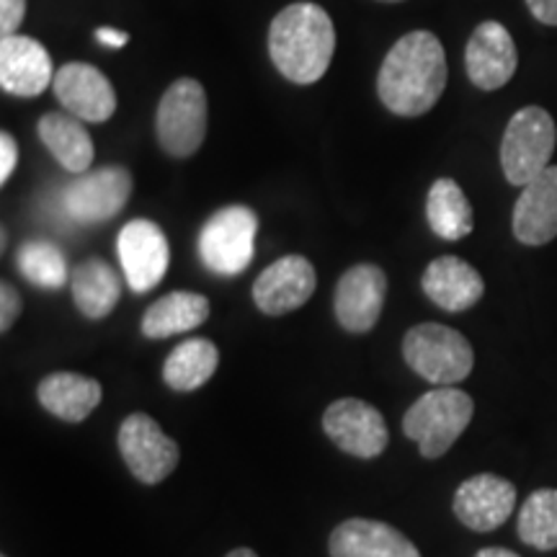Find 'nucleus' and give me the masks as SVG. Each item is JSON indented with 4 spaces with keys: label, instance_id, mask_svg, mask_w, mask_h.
Instances as JSON below:
<instances>
[{
    "label": "nucleus",
    "instance_id": "obj_9",
    "mask_svg": "<svg viewBox=\"0 0 557 557\" xmlns=\"http://www.w3.org/2000/svg\"><path fill=\"white\" fill-rule=\"evenodd\" d=\"M132 186V173L122 165L83 173L65 189V209L81 225H101L127 207Z\"/></svg>",
    "mask_w": 557,
    "mask_h": 557
},
{
    "label": "nucleus",
    "instance_id": "obj_19",
    "mask_svg": "<svg viewBox=\"0 0 557 557\" xmlns=\"http://www.w3.org/2000/svg\"><path fill=\"white\" fill-rule=\"evenodd\" d=\"M331 557H421L406 534L385 521L348 519L333 529Z\"/></svg>",
    "mask_w": 557,
    "mask_h": 557
},
{
    "label": "nucleus",
    "instance_id": "obj_18",
    "mask_svg": "<svg viewBox=\"0 0 557 557\" xmlns=\"http://www.w3.org/2000/svg\"><path fill=\"white\" fill-rule=\"evenodd\" d=\"M511 227L517 240L532 248L547 246L557 238V165H549L521 189Z\"/></svg>",
    "mask_w": 557,
    "mask_h": 557
},
{
    "label": "nucleus",
    "instance_id": "obj_25",
    "mask_svg": "<svg viewBox=\"0 0 557 557\" xmlns=\"http://www.w3.org/2000/svg\"><path fill=\"white\" fill-rule=\"evenodd\" d=\"M220 367V351L209 338H189L169 354L163 364L165 385L176 393H194L212 380Z\"/></svg>",
    "mask_w": 557,
    "mask_h": 557
},
{
    "label": "nucleus",
    "instance_id": "obj_5",
    "mask_svg": "<svg viewBox=\"0 0 557 557\" xmlns=\"http://www.w3.org/2000/svg\"><path fill=\"white\" fill-rule=\"evenodd\" d=\"M557 143L555 120L542 107H524L511 116L500 143V169L508 184L524 186L549 169Z\"/></svg>",
    "mask_w": 557,
    "mask_h": 557
},
{
    "label": "nucleus",
    "instance_id": "obj_28",
    "mask_svg": "<svg viewBox=\"0 0 557 557\" xmlns=\"http://www.w3.org/2000/svg\"><path fill=\"white\" fill-rule=\"evenodd\" d=\"M18 271L24 274L26 282L37 284L41 289H60L70 282L67 261L62 250L52 243L29 240L24 243L16 256Z\"/></svg>",
    "mask_w": 557,
    "mask_h": 557
},
{
    "label": "nucleus",
    "instance_id": "obj_8",
    "mask_svg": "<svg viewBox=\"0 0 557 557\" xmlns=\"http://www.w3.org/2000/svg\"><path fill=\"white\" fill-rule=\"evenodd\" d=\"M120 451L132 475L158 485L176 470L181 449L148 413H129L120 426Z\"/></svg>",
    "mask_w": 557,
    "mask_h": 557
},
{
    "label": "nucleus",
    "instance_id": "obj_30",
    "mask_svg": "<svg viewBox=\"0 0 557 557\" xmlns=\"http://www.w3.org/2000/svg\"><path fill=\"white\" fill-rule=\"evenodd\" d=\"M26 0H0V34L11 37L24 21Z\"/></svg>",
    "mask_w": 557,
    "mask_h": 557
},
{
    "label": "nucleus",
    "instance_id": "obj_35",
    "mask_svg": "<svg viewBox=\"0 0 557 557\" xmlns=\"http://www.w3.org/2000/svg\"><path fill=\"white\" fill-rule=\"evenodd\" d=\"M227 557H259L253 553V549H248V547H238V549H233V553H230Z\"/></svg>",
    "mask_w": 557,
    "mask_h": 557
},
{
    "label": "nucleus",
    "instance_id": "obj_34",
    "mask_svg": "<svg viewBox=\"0 0 557 557\" xmlns=\"http://www.w3.org/2000/svg\"><path fill=\"white\" fill-rule=\"evenodd\" d=\"M475 557H519V555L511 553V549H504V547H485V549H480Z\"/></svg>",
    "mask_w": 557,
    "mask_h": 557
},
{
    "label": "nucleus",
    "instance_id": "obj_26",
    "mask_svg": "<svg viewBox=\"0 0 557 557\" xmlns=\"http://www.w3.org/2000/svg\"><path fill=\"white\" fill-rule=\"evenodd\" d=\"M426 218L431 230L444 240L468 238L472 227H475L472 205L465 197V191L459 189L457 181L451 178L434 181L426 197Z\"/></svg>",
    "mask_w": 557,
    "mask_h": 557
},
{
    "label": "nucleus",
    "instance_id": "obj_3",
    "mask_svg": "<svg viewBox=\"0 0 557 557\" xmlns=\"http://www.w3.org/2000/svg\"><path fill=\"white\" fill-rule=\"evenodd\" d=\"M475 403L457 387H436L423 393L403 416V434L418 444L426 459L447 455L451 444L470 426Z\"/></svg>",
    "mask_w": 557,
    "mask_h": 557
},
{
    "label": "nucleus",
    "instance_id": "obj_31",
    "mask_svg": "<svg viewBox=\"0 0 557 557\" xmlns=\"http://www.w3.org/2000/svg\"><path fill=\"white\" fill-rule=\"evenodd\" d=\"M16 139H13L9 132H3V135H0V184H5V181L11 178V173L16 171Z\"/></svg>",
    "mask_w": 557,
    "mask_h": 557
},
{
    "label": "nucleus",
    "instance_id": "obj_16",
    "mask_svg": "<svg viewBox=\"0 0 557 557\" xmlns=\"http://www.w3.org/2000/svg\"><path fill=\"white\" fill-rule=\"evenodd\" d=\"M54 83L52 58L41 41L32 37L0 39V88L18 99H34Z\"/></svg>",
    "mask_w": 557,
    "mask_h": 557
},
{
    "label": "nucleus",
    "instance_id": "obj_1",
    "mask_svg": "<svg viewBox=\"0 0 557 557\" xmlns=\"http://www.w3.org/2000/svg\"><path fill=\"white\" fill-rule=\"evenodd\" d=\"M447 88V54L431 32L400 37L382 60L377 75L380 101L398 116H423Z\"/></svg>",
    "mask_w": 557,
    "mask_h": 557
},
{
    "label": "nucleus",
    "instance_id": "obj_12",
    "mask_svg": "<svg viewBox=\"0 0 557 557\" xmlns=\"http://www.w3.org/2000/svg\"><path fill=\"white\" fill-rule=\"evenodd\" d=\"M387 276L374 263H359L338 278L333 310L341 329L348 333H369L377 325L385 308Z\"/></svg>",
    "mask_w": 557,
    "mask_h": 557
},
{
    "label": "nucleus",
    "instance_id": "obj_7",
    "mask_svg": "<svg viewBox=\"0 0 557 557\" xmlns=\"http://www.w3.org/2000/svg\"><path fill=\"white\" fill-rule=\"evenodd\" d=\"M156 135L171 158H191L207 137V94L194 78L173 81L158 103Z\"/></svg>",
    "mask_w": 557,
    "mask_h": 557
},
{
    "label": "nucleus",
    "instance_id": "obj_29",
    "mask_svg": "<svg viewBox=\"0 0 557 557\" xmlns=\"http://www.w3.org/2000/svg\"><path fill=\"white\" fill-rule=\"evenodd\" d=\"M21 308H24V302H21L16 287H11L9 282L0 284V331H11V325L16 323L21 315Z\"/></svg>",
    "mask_w": 557,
    "mask_h": 557
},
{
    "label": "nucleus",
    "instance_id": "obj_11",
    "mask_svg": "<svg viewBox=\"0 0 557 557\" xmlns=\"http://www.w3.org/2000/svg\"><path fill=\"white\" fill-rule=\"evenodd\" d=\"M116 250H120V261L124 276H127V284L137 295L150 292L156 284H160L165 271H169V238L150 220L127 222L122 227L120 238H116Z\"/></svg>",
    "mask_w": 557,
    "mask_h": 557
},
{
    "label": "nucleus",
    "instance_id": "obj_13",
    "mask_svg": "<svg viewBox=\"0 0 557 557\" xmlns=\"http://www.w3.org/2000/svg\"><path fill=\"white\" fill-rule=\"evenodd\" d=\"M54 96L67 114L83 122L103 124L116 111V90L99 67L88 62H67L54 73Z\"/></svg>",
    "mask_w": 557,
    "mask_h": 557
},
{
    "label": "nucleus",
    "instance_id": "obj_36",
    "mask_svg": "<svg viewBox=\"0 0 557 557\" xmlns=\"http://www.w3.org/2000/svg\"><path fill=\"white\" fill-rule=\"evenodd\" d=\"M382 3H403V0H382Z\"/></svg>",
    "mask_w": 557,
    "mask_h": 557
},
{
    "label": "nucleus",
    "instance_id": "obj_15",
    "mask_svg": "<svg viewBox=\"0 0 557 557\" xmlns=\"http://www.w3.org/2000/svg\"><path fill=\"white\" fill-rule=\"evenodd\" d=\"M315 269L305 256H284L256 278L253 302L267 315H287L308 302L315 292Z\"/></svg>",
    "mask_w": 557,
    "mask_h": 557
},
{
    "label": "nucleus",
    "instance_id": "obj_6",
    "mask_svg": "<svg viewBox=\"0 0 557 557\" xmlns=\"http://www.w3.org/2000/svg\"><path fill=\"white\" fill-rule=\"evenodd\" d=\"M256 233H259V218L253 209L243 205L220 209L201 227L197 240L199 259L212 274L238 276L253 261Z\"/></svg>",
    "mask_w": 557,
    "mask_h": 557
},
{
    "label": "nucleus",
    "instance_id": "obj_22",
    "mask_svg": "<svg viewBox=\"0 0 557 557\" xmlns=\"http://www.w3.org/2000/svg\"><path fill=\"white\" fill-rule=\"evenodd\" d=\"M37 132L41 143H45V148L52 152L54 160H58L65 171L83 176V173H88L90 165H94V139H90L88 129L78 122V116L50 111V114H45L39 120Z\"/></svg>",
    "mask_w": 557,
    "mask_h": 557
},
{
    "label": "nucleus",
    "instance_id": "obj_21",
    "mask_svg": "<svg viewBox=\"0 0 557 557\" xmlns=\"http://www.w3.org/2000/svg\"><path fill=\"white\" fill-rule=\"evenodd\" d=\"M103 389L96 380L75 372H54L39 382L37 398L41 408L60 421L81 423L99 408Z\"/></svg>",
    "mask_w": 557,
    "mask_h": 557
},
{
    "label": "nucleus",
    "instance_id": "obj_24",
    "mask_svg": "<svg viewBox=\"0 0 557 557\" xmlns=\"http://www.w3.org/2000/svg\"><path fill=\"white\" fill-rule=\"evenodd\" d=\"M75 308L90 320L107 318L122 297V282L116 271L103 259H86L73 269L70 276Z\"/></svg>",
    "mask_w": 557,
    "mask_h": 557
},
{
    "label": "nucleus",
    "instance_id": "obj_27",
    "mask_svg": "<svg viewBox=\"0 0 557 557\" xmlns=\"http://www.w3.org/2000/svg\"><path fill=\"white\" fill-rule=\"evenodd\" d=\"M519 537L524 545L549 553L557 549V491L542 487L534 491L521 506Z\"/></svg>",
    "mask_w": 557,
    "mask_h": 557
},
{
    "label": "nucleus",
    "instance_id": "obj_10",
    "mask_svg": "<svg viewBox=\"0 0 557 557\" xmlns=\"http://www.w3.org/2000/svg\"><path fill=\"white\" fill-rule=\"evenodd\" d=\"M325 434L346 455L372 459L387 449L389 434L382 413L359 398H341L323 413Z\"/></svg>",
    "mask_w": 557,
    "mask_h": 557
},
{
    "label": "nucleus",
    "instance_id": "obj_2",
    "mask_svg": "<svg viewBox=\"0 0 557 557\" xmlns=\"http://www.w3.org/2000/svg\"><path fill=\"white\" fill-rule=\"evenodd\" d=\"M336 52V29L329 11L310 0L287 5L276 13L269 29L271 62L284 78L310 86L329 73Z\"/></svg>",
    "mask_w": 557,
    "mask_h": 557
},
{
    "label": "nucleus",
    "instance_id": "obj_20",
    "mask_svg": "<svg viewBox=\"0 0 557 557\" xmlns=\"http://www.w3.org/2000/svg\"><path fill=\"white\" fill-rule=\"evenodd\" d=\"M421 287L431 302L447 312H462L475 308L485 295V282L475 267L457 256H442L423 271Z\"/></svg>",
    "mask_w": 557,
    "mask_h": 557
},
{
    "label": "nucleus",
    "instance_id": "obj_32",
    "mask_svg": "<svg viewBox=\"0 0 557 557\" xmlns=\"http://www.w3.org/2000/svg\"><path fill=\"white\" fill-rule=\"evenodd\" d=\"M527 5L540 24L557 26V0H527Z\"/></svg>",
    "mask_w": 557,
    "mask_h": 557
},
{
    "label": "nucleus",
    "instance_id": "obj_17",
    "mask_svg": "<svg viewBox=\"0 0 557 557\" xmlns=\"http://www.w3.org/2000/svg\"><path fill=\"white\" fill-rule=\"evenodd\" d=\"M517 506V487L508 480L483 472L465 480L455 493V517L472 532H493L506 524Z\"/></svg>",
    "mask_w": 557,
    "mask_h": 557
},
{
    "label": "nucleus",
    "instance_id": "obj_4",
    "mask_svg": "<svg viewBox=\"0 0 557 557\" xmlns=\"http://www.w3.org/2000/svg\"><path fill=\"white\" fill-rule=\"evenodd\" d=\"M403 359L431 385L451 387L468 380L475 351L462 333L438 323L413 325L403 338Z\"/></svg>",
    "mask_w": 557,
    "mask_h": 557
},
{
    "label": "nucleus",
    "instance_id": "obj_33",
    "mask_svg": "<svg viewBox=\"0 0 557 557\" xmlns=\"http://www.w3.org/2000/svg\"><path fill=\"white\" fill-rule=\"evenodd\" d=\"M96 41L103 47H111V50H120L129 41V37L120 29H109V26H101V29H96Z\"/></svg>",
    "mask_w": 557,
    "mask_h": 557
},
{
    "label": "nucleus",
    "instance_id": "obj_14",
    "mask_svg": "<svg viewBox=\"0 0 557 557\" xmlns=\"http://www.w3.org/2000/svg\"><path fill=\"white\" fill-rule=\"evenodd\" d=\"M519 67V52L513 37L498 21H483L468 41L465 70L480 90H498L513 78Z\"/></svg>",
    "mask_w": 557,
    "mask_h": 557
},
{
    "label": "nucleus",
    "instance_id": "obj_23",
    "mask_svg": "<svg viewBox=\"0 0 557 557\" xmlns=\"http://www.w3.org/2000/svg\"><path fill=\"white\" fill-rule=\"evenodd\" d=\"M209 299L197 292H171L150 305L143 315V336L145 338H171L178 333L199 329L209 318Z\"/></svg>",
    "mask_w": 557,
    "mask_h": 557
}]
</instances>
